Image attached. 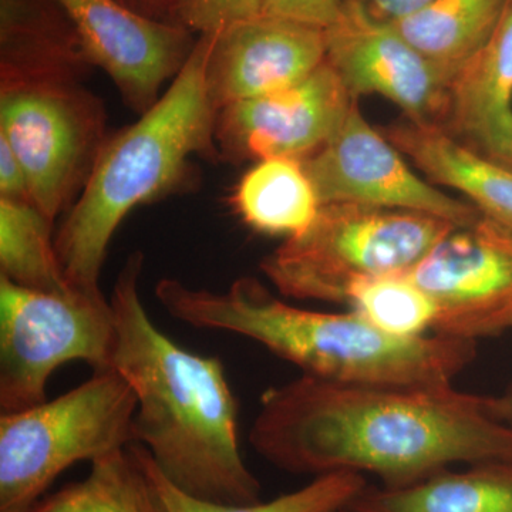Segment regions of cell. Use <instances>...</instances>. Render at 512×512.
<instances>
[{
    "mask_svg": "<svg viewBox=\"0 0 512 512\" xmlns=\"http://www.w3.org/2000/svg\"><path fill=\"white\" fill-rule=\"evenodd\" d=\"M231 204L247 227L285 238L309 228L320 208L311 178L292 158L258 161L239 181Z\"/></svg>",
    "mask_w": 512,
    "mask_h": 512,
    "instance_id": "19",
    "label": "cell"
},
{
    "mask_svg": "<svg viewBox=\"0 0 512 512\" xmlns=\"http://www.w3.org/2000/svg\"><path fill=\"white\" fill-rule=\"evenodd\" d=\"M325 60V30L261 13L211 33L208 93L220 111L302 82Z\"/></svg>",
    "mask_w": 512,
    "mask_h": 512,
    "instance_id": "14",
    "label": "cell"
},
{
    "mask_svg": "<svg viewBox=\"0 0 512 512\" xmlns=\"http://www.w3.org/2000/svg\"><path fill=\"white\" fill-rule=\"evenodd\" d=\"M93 67L56 0H0V86L83 82Z\"/></svg>",
    "mask_w": 512,
    "mask_h": 512,
    "instance_id": "16",
    "label": "cell"
},
{
    "mask_svg": "<svg viewBox=\"0 0 512 512\" xmlns=\"http://www.w3.org/2000/svg\"><path fill=\"white\" fill-rule=\"evenodd\" d=\"M116 319L100 288H23L0 276V409L46 402V384L66 363L111 369Z\"/></svg>",
    "mask_w": 512,
    "mask_h": 512,
    "instance_id": "7",
    "label": "cell"
},
{
    "mask_svg": "<svg viewBox=\"0 0 512 512\" xmlns=\"http://www.w3.org/2000/svg\"><path fill=\"white\" fill-rule=\"evenodd\" d=\"M211 35H200L187 63L151 109L107 138L92 174L57 231L69 284L100 288L101 268L131 211L187 187L194 158H220L218 111L207 86Z\"/></svg>",
    "mask_w": 512,
    "mask_h": 512,
    "instance_id": "4",
    "label": "cell"
},
{
    "mask_svg": "<svg viewBox=\"0 0 512 512\" xmlns=\"http://www.w3.org/2000/svg\"><path fill=\"white\" fill-rule=\"evenodd\" d=\"M70 19L87 57L116 86L121 100L146 113L165 83L187 63L197 40L170 20L147 18L119 0H56Z\"/></svg>",
    "mask_w": 512,
    "mask_h": 512,
    "instance_id": "13",
    "label": "cell"
},
{
    "mask_svg": "<svg viewBox=\"0 0 512 512\" xmlns=\"http://www.w3.org/2000/svg\"><path fill=\"white\" fill-rule=\"evenodd\" d=\"M264 3L265 0H177L170 22L192 33L211 35L261 15Z\"/></svg>",
    "mask_w": 512,
    "mask_h": 512,
    "instance_id": "25",
    "label": "cell"
},
{
    "mask_svg": "<svg viewBox=\"0 0 512 512\" xmlns=\"http://www.w3.org/2000/svg\"><path fill=\"white\" fill-rule=\"evenodd\" d=\"M355 101L325 60L302 82L218 111L215 143L220 160H305L328 143Z\"/></svg>",
    "mask_w": 512,
    "mask_h": 512,
    "instance_id": "12",
    "label": "cell"
},
{
    "mask_svg": "<svg viewBox=\"0 0 512 512\" xmlns=\"http://www.w3.org/2000/svg\"><path fill=\"white\" fill-rule=\"evenodd\" d=\"M383 136L433 184L466 195L481 214L512 228V167L478 153L433 124L406 119Z\"/></svg>",
    "mask_w": 512,
    "mask_h": 512,
    "instance_id": "17",
    "label": "cell"
},
{
    "mask_svg": "<svg viewBox=\"0 0 512 512\" xmlns=\"http://www.w3.org/2000/svg\"><path fill=\"white\" fill-rule=\"evenodd\" d=\"M144 254L128 255L110 302L111 367L137 397L134 443L185 494L218 504L261 501V484L239 448L238 403L218 357L181 348L158 329L140 295Z\"/></svg>",
    "mask_w": 512,
    "mask_h": 512,
    "instance_id": "2",
    "label": "cell"
},
{
    "mask_svg": "<svg viewBox=\"0 0 512 512\" xmlns=\"http://www.w3.org/2000/svg\"><path fill=\"white\" fill-rule=\"evenodd\" d=\"M0 137L22 163L30 200L55 222L110 136L103 101L82 82H37L0 86Z\"/></svg>",
    "mask_w": 512,
    "mask_h": 512,
    "instance_id": "8",
    "label": "cell"
},
{
    "mask_svg": "<svg viewBox=\"0 0 512 512\" xmlns=\"http://www.w3.org/2000/svg\"><path fill=\"white\" fill-rule=\"evenodd\" d=\"M53 224L33 202L0 198V276L36 291L69 288Z\"/></svg>",
    "mask_w": 512,
    "mask_h": 512,
    "instance_id": "22",
    "label": "cell"
},
{
    "mask_svg": "<svg viewBox=\"0 0 512 512\" xmlns=\"http://www.w3.org/2000/svg\"><path fill=\"white\" fill-rule=\"evenodd\" d=\"M146 461L151 478L163 498L168 512H343L346 505L365 490L363 474L336 471L322 474L305 487L281 495L271 501L252 504H218L185 494L163 476L146 448Z\"/></svg>",
    "mask_w": 512,
    "mask_h": 512,
    "instance_id": "23",
    "label": "cell"
},
{
    "mask_svg": "<svg viewBox=\"0 0 512 512\" xmlns=\"http://www.w3.org/2000/svg\"><path fill=\"white\" fill-rule=\"evenodd\" d=\"M491 399H493L495 416L512 429V386L508 387L501 396L491 397Z\"/></svg>",
    "mask_w": 512,
    "mask_h": 512,
    "instance_id": "30",
    "label": "cell"
},
{
    "mask_svg": "<svg viewBox=\"0 0 512 512\" xmlns=\"http://www.w3.org/2000/svg\"><path fill=\"white\" fill-rule=\"evenodd\" d=\"M119 2L147 18L170 20L177 0H119Z\"/></svg>",
    "mask_w": 512,
    "mask_h": 512,
    "instance_id": "29",
    "label": "cell"
},
{
    "mask_svg": "<svg viewBox=\"0 0 512 512\" xmlns=\"http://www.w3.org/2000/svg\"><path fill=\"white\" fill-rule=\"evenodd\" d=\"M348 305L397 338H420L433 330L436 306L406 274L380 276L353 286Z\"/></svg>",
    "mask_w": 512,
    "mask_h": 512,
    "instance_id": "24",
    "label": "cell"
},
{
    "mask_svg": "<svg viewBox=\"0 0 512 512\" xmlns=\"http://www.w3.org/2000/svg\"><path fill=\"white\" fill-rule=\"evenodd\" d=\"M137 397L116 369L0 417V512H29L63 471L134 443Z\"/></svg>",
    "mask_w": 512,
    "mask_h": 512,
    "instance_id": "6",
    "label": "cell"
},
{
    "mask_svg": "<svg viewBox=\"0 0 512 512\" xmlns=\"http://www.w3.org/2000/svg\"><path fill=\"white\" fill-rule=\"evenodd\" d=\"M343 512H512V458L448 468L407 487L367 484Z\"/></svg>",
    "mask_w": 512,
    "mask_h": 512,
    "instance_id": "18",
    "label": "cell"
},
{
    "mask_svg": "<svg viewBox=\"0 0 512 512\" xmlns=\"http://www.w3.org/2000/svg\"><path fill=\"white\" fill-rule=\"evenodd\" d=\"M343 3L345 0H265L262 13L325 30L338 18Z\"/></svg>",
    "mask_w": 512,
    "mask_h": 512,
    "instance_id": "26",
    "label": "cell"
},
{
    "mask_svg": "<svg viewBox=\"0 0 512 512\" xmlns=\"http://www.w3.org/2000/svg\"><path fill=\"white\" fill-rule=\"evenodd\" d=\"M301 163L320 205L350 202L421 212L457 227L474 224L483 215L414 173L382 131L370 126L359 101L328 143Z\"/></svg>",
    "mask_w": 512,
    "mask_h": 512,
    "instance_id": "10",
    "label": "cell"
},
{
    "mask_svg": "<svg viewBox=\"0 0 512 512\" xmlns=\"http://www.w3.org/2000/svg\"><path fill=\"white\" fill-rule=\"evenodd\" d=\"M406 275L436 306L431 333L477 342L512 328V228L481 215Z\"/></svg>",
    "mask_w": 512,
    "mask_h": 512,
    "instance_id": "9",
    "label": "cell"
},
{
    "mask_svg": "<svg viewBox=\"0 0 512 512\" xmlns=\"http://www.w3.org/2000/svg\"><path fill=\"white\" fill-rule=\"evenodd\" d=\"M454 228L421 212L333 202L265 256L261 269L286 298L348 305L353 286L407 274Z\"/></svg>",
    "mask_w": 512,
    "mask_h": 512,
    "instance_id": "5",
    "label": "cell"
},
{
    "mask_svg": "<svg viewBox=\"0 0 512 512\" xmlns=\"http://www.w3.org/2000/svg\"><path fill=\"white\" fill-rule=\"evenodd\" d=\"M505 0H434L392 25L413 47L454 77L483 49Z\"/></svg>",
    "mask_w": 512,
    "mask_h": 512,
    "instance_id": "21",
    "label": "cell"
},
{
    "mask_svg": "<svg viewBox=\"0 0 512 512\" xmlns=\"http://www.w3.org/2000/svg\"><path fill=\"white\" fill-rule=\"evenodd\" d=\"M440 128L512 167V0L483 49L454 77Z\"/></svg>",
    "mask_w": 512,
    "mask_h": 512,
    "instance_id": "15",
    "label": "cell"
},
{
    "mask_svg": "<svg viewBox=\"0 0 512 512\" xmlns=\"http://www.w3.org/2000/svg\"><path fill=\"white\" fill-rule=\"evenodd\" d=\"M365 6L367 12L383 22H397L409 18L419 10L426 8L434 0H356Z\"/></svg>",
    "mask_w": 512,
    "mask_h": 512,
    "instance_id": "28",
    "label": "cell"
},
{
    "mask_svg": "<svg viewBox=\"0 0 512 512\" xmlns=\"http://www.w3.org/2000/svg\"><path fill=\"white\" fill-rule=\"evenodd\" d=\"M0 198L30 201L28 178L15 151L0 137Z\"/></svg>",
    "mask_w": 512,
    "mask_h": 512,
    "instance_id": "27",
    "label": "cell"
},
{
    "mask_svg": "<svg viewBox=\"0 0 512 512\" xmlns=\"http://www.w3.org/2000/svg\"><path fill=\"white\" fill-rule=\"evenodd\" d=\"M259 456L293 474L369 473L407 487L456 466L512 458V429L490 396L450 386L330 382L271 387L249 433Z\"/></svg>",
    "mask_w": 512,
    "mask_h": 512,
    "instance_id": "1",
    "label": "cell"
},
{
    "mask_svg": "<svg viewBox=\"0 0 512 512\" xmlns=\"http://www.w3.org/2000/svg\"><path fill=\"white\" fill-rule=\"evenodd\" d=\"M29 512H168L138 443L92 461L89 476L37 501Z\"/></svg>",
    "mask_w": 512,
    "mask_h": 512,
    "instance_id": "20",
    "label": "cell"
},
{
    "mask_svg": "<svg viewBox=\"0 0 512 512\" xmlns=\"http://www.w3.org/2000/svg\"><path fill=\"white\" fill-rule=\"evenodd\" d=\"M326 63L350 97L379 94L406 119L440 127L454 76L410 45L392 23L345 0L338 18L325 29Z\"/></svg>",
    "mask_w": 512,
    "mask_h": 512,
    "instance_id": "11",
    "label": "cell"
},
{
    "mask_svg": "<svg viewBox=\"0 0 512 512\" xmlns=\"http://www.w3.org/2000/svg\"><path fill=\"white\" fill-rule=\"evenodd\" d=\"M156 298L185 325L244 336L298 366L303 375L330 382L450 386L477 353V342L437 333L397 338L353 309L296 308L252 276H242L222 292L163 278Z\"/></svg>",
    "mask_w": 512,
    "mask_h": 512,
    "instance_id": "3",
    "label": "cell"
}]
</instances>
